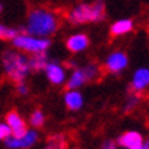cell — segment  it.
<instances>
[{
    "mask_svg": "<svg viewBox=\"0 0 149 149\" xmlns=\"http://www.w3.org/2000/svg\"><path fill=\"white\" fill-rule=\"evenodd\" d=\"M11 45H13V48L26 55H36L48 52L51 45H52V41H51V38L33 36V34H29V33L22 30L18 36H15L11 40Z\"/></svg>",
    "mask_w": 149,
    "mask_h": 149,
    "instance_id": "cell-4",
    "label": "cell"
},
{
    "mask_svg": "<svg viewBox=\"0 0 149 149\" xmlns=\"http://www.w3.org/2000/svg\"><path fill=\"white\" fill-rule=\"evenodd\" d=\"M101 74V68L97 63H86L72 68L64 84L66 89H81L88 82L97 79Z\"/></svg>",
    "mask_w": 149,
    "mask_h": 149,
    "instance_id": "cell-5",
    "label": "cell"
},
{
    "mask_svg": "<svg viewBox=\"0 0 149 149\" xmlns=\"http://www.w3.org/2000/svg\"><path fill=\"white\" fill-rule=\"evenodd\" d=\"M13 136V131L6 122H0V142H4L8 137Z\"/></svg>",
    "mask_w": 149,
    "mask_h": 149,
    "instance_id": "cell-20",
    "label": "cell"
},
{
    "mask_svg": "<svg viewBox=\"0 0 149 149\" xmlns=\"http://www.w3.org/2000/svg\"><path fill=\"white\" fill-rule=\"evenodd\" d=\"M48 62H49L48 52H45V54L29 55V66H30V71L32 72L44 71V68L48 64Z\"/></svg>",
    "mask_w": 149,
    "mask_h": 149,
    "instance_id": "cell-15",
    "label": "cell"
},
{
    "mask_svg": "<svg viewBox=\"0 0 149 149\" xmlns=\"http://www.w3.org/2000/svg\"><path fill=\"white\" fill-rule=\"evenodd\" d=\"M119 149H123V148H119Z\"/></svg>",
    "mask_w": 149,
    "mask_h": 149,
    "instance_id": "cell-26",
    "label": "cell"
},
{
    "mask_svg": "<svg viewBox=\"0 0 149 149\" xmlns=\"http://www.w3.org/2000/svg\"><path fill=\"white\" fill-rule=\"evenodd\" d=\"M101 149H119V146H118L116 141L113 140H105L101 144Z\"/></svg>",
    "mask_w": 149,
    "mask_h": 149,
    "instance_id": "cell-22",
    "label": "cell"
},
{
    "mask_svg": "<svg viewBox=\"0 0 149 149\" xmlns=\"http://www.w3.org/2000/svg\"><path fill=\"white\" fill-rule=\"evenodd\" d=\"M133 149H149L148 146H146V144H145V140H144V142L141 145H138V146H136V148H133Z\"/></svg>",
    "mask_w": 149,
    "mask_h": 149,
    "instance_id": "cell-24",
    "label": "cell"
},
{
    "mask_svg": "<svg viewBox=\"0 0 149 149\" xmlns=\"http://www.w3.org/2000/svg\"><path fill=\"white\" fill-rule=\"evenodd\" d=\"M44 75L47 81L54 86H62L67 81V67L63 63H60L59 60H51L44 68Z\"/></svg>",
    "mask_w": 149,
    "mask_h": 149,
    "instance_id": "cell-8",
    "label": "cell"
},
{
    "mask_svg": "<svg viewBox=\"0 0 149 149\" xmlns=\"http://www.w3.org/2000/svg\"><path fill=\"white\" fill-rule=\"evenodd\" d=\"M3 13V4H1V3H0V14Z\"/></svg>",
    "mask_w": 149,
    "mask_h": 149,
    "instance_id": "cell-25",
    "label": "cell"
},
{
    "mask_svg": "<svg viewBox=\"0 0 149 149\" xmlns=\"http://www.w3.org/2000/svg\"><path fill=\"white\" fill-rule=\"evenodd\" d=\"M67 148V142H66V137L63 134H55V136L48 138V144L45 148L42 149H66Z\"/></svg>",
    "mask_w": 149,
    "mask_h": 149,
    "instance_id": "cell-17",
    "label": "cell"
},
{
    "mask_svg": "<svg viewBox=\"0 0 149 149\" xmlns=\"http://www.w3.org/2000/svg\"><path fill=\"white\" fill-rule=\"evenodd\" d=\"M15 91H17V93H18L19 96L25 97V96H27L30 93V88H29V85L26 84V81H21V82H17V84H15Z\"/></svg>",
    "mask_w": 149,
    "mask_h": 149,
    "instance_id": "cell-21",
    "label": "cell"
},
{
    "mask_svg": "<svg viewBox=\"0 0 149 149\" xmlns=\"http://www.w3.org/2000/svg\"><path fill=\"white\" fill-rule=\"evenodd\" d=\"M0 63L6 77L14 84L26 81L30 74L29 56L15 48H6L0 55Z\"/></svg>",
    "mask_w": 149,
    "mask_h": 149,
    "instance_id": "cell-3",
    "label": "cell"
},
{
    "mask_svg": "<svg viewBox=\"0 0 149 149\" xmlns=\"http://www.w3.org/2000/svg\"><path fill=\"white\" fill-rule=\"evenodd\" d=\"M144 136L141 134L140 131L137 130H127L125 133H122L120 136L116 138V144L119 148L123 149H133L141 145L144 142Z\"/></svg>",
    "mask_w": 149,
    "mask_h": 149,
    "instance_id": "cell-12",
    "label": "cell"
},
{
    "mask_svg": "<svg viewBox=\"0 0 149 149\" xmlns=\"http://www.w3.org/2000/svg\"><path fill=\"white\" fill-rule=\"evenodd\" d=\"M129 55L125 51L116 49L109 52L105 59H104V70L112 75H119L122 74L127 67H129Z\"/></svg>",
    "mask_w": 149,
    "mask_h": 149,
    "instance_id": "cell-6",
    "label": "cell"
},
{
    "mask_svg": "<svg viewBox=\"0 0 149 149\" xmlns=\"http://www.w3.org/2000/svg\"><path fill=\"white\" fill-rule=\"evenodd\" d=\"M4 122L10 126L14 137L23 136V134L26 133V130L29 129L27 122L25 120V118H23L17 109H11V111H8V112L6 113Z\"/></svg>",
    "mask_w": 149,
    "mask_h": 149,
    "instance_id": "cell-10",
    "label": "cell"
},
{
    "mask_svg": "<svg viewBox=\"0 0 149 149\" xmlns=\"http://www.w3.org/2000/svg\"><path fill=\"white\" fill-rule=\"evenodd\" d=\"M149 88V67H138L130 79V91L142 93Z\"/></svg>",
    "mask_w": 149,
    "mask_h": 149,
    "instance_id": "cell-11",
    "label": "cell"
},
{
    "mask_svg": "<svg viewBox=\"0 0 149 149\" xmlns=\"http://www.w3.org/2000/svg\"><path fill=\"white\" fill-rule=\"evenodd\" d=\"M60 27L58 14L47 7H34L27 13L23 32L37 37L51 38Z\"/></svg>",
    "mask_w": 149,
    "mask_h": 149,
    "instance_id": "cell-1",
    "label": "cell"
},
{
    "mask_svg": "<svg viewBox=\"0 0 149 149\" xmlns=\"http://www.w3.org/2000/svg\"><path fill=\"white\" fill-rule=\"evenodd\" d=\"M107 18V8L104 0H93L92 3H78L68 10L66 19L72 26H82L88 23H100Z\"/></svg>",
    "mask_w": 149,
    "mask_h": 149,
    "instance_id": "cell-2",
    "label": "cell"
},
{
    "mask_svg": "<svg viewBox=\"0 0 149 149\" xmlns=\"http://www.w3.org/2000/svg\"><path fill=\"white\" fill-rule=\"evenodd\" d=\"M91 45V38L86 33L78 32V33H72L66 38L64 41V47L70 54H82L85 52Z\"/></svg>",
    "mask_w": 149,
    "mask_h": 149,
    "instance_id": "cell-9",
    "label": "cell"
},
{
    "mask_svg": "<svg viewBox=\"0 0 149 149\" xmlns=\"http://www.w3.org/2000/svg\"><path fill=\"white\" fill-rule=\"evenodd\" d=\"M38 140H40V134H38L37 129L29 127L23 136L8 137L4 141V145H6V148H8V149H30L38 142Z\"/></svg>",
    "mask_w": 149,
    "mask_h": 149,
    "instance_id": "cell-7",
    "label": "cell"
},
{
    "mask_svg": "<svg viewBox=\"0 0 149 149\" xmlns=\"http://www.w3.org/2000/svg\"><path fill=\"white\" fill-rule=\"evenodd\" d=\"M45 113L42 112L40 108L33 109L30 115H29V119H27V125H30V127L33 129H41V127L45 125Z\"/></svg>",
    "mask_w": 149,
    "mask_h": 149,
    "instance_id": "cell-16",
    "label": "cell"
},
{
    "mask_svg": "<svg viewBox=\"0 0 149 149\" xmlns=\"http://www.w3.org/2000/svg\"><path fill=\"white\" fill-rule=\"evenodd\" d=\"M7 149H8V148H7Z\"/></svg>",
    "mask_w": 149,
    "mask_h": 149,
    "instance_id": "cell-27",
    "label": "cell"
},
{
    "mask_svg": "<svg viewBox=\"0 0 149 149\" xmlns=\"http://www.w3.org/2000/svg\"><path fill=\"white\" fill-rule=\"evenodd\" d=\"M64 66H66V67H70V68H71V70H72V68L78 67V63H77V62H75V60H72V59H71V60H68V62H67V63H66V64H64Z\"/></svg>",
    "mask_w": 149,
    "mask_h": 149,
    "instance_id": "cell-23",
    "label": "cell"
},
{
    "mask_svg": "<svg viewBox=\"0 0 149 149\" xmlns=\"http://www.w3.org/2000/svg\"><path fill=\"white\" fill-rule=\"evenodd\" d=\"M22 32L18 27H10L4 23L0 22V40L4 41H11L15 36H18L19 33Z\"/></svg>",
    "mask_w": 149,
    "mask_h": 149,
    "instance_id": "cell-19",
    "label": "cell"
},
{
    "mask_svg": "<svg viewBox=\"0 0 149 149\" xmlns=\"http://www.w3.org/2000/svg\"><path fill=\"white\" fill-rule=\"evenodd\" d=\"M134 29V21L130 18H122L118 19L109 26V33L112 37H122L133 32Z\"/></svg>",
    "mask_w": 149,
    "mask_h": 149,
    "instance_id": "cell-14",
    "label": "cell"
},
{
    "mask_svg": "<svg viewBox=\"0 0 149 149\" xmlns=\"http://www.w3.org/2000/svg\"><path fill=\"white\" fill-rule=\"evenodd\" d=\"M63 103L68 111L77 112L82 109L85 104V97L79 89H67L63 95Z\"/></svg>",
    "mask_w": 149,
    "mask_h": 149,
    "instance_id": "cell-13",
    "label": "cell"
},
{
    "mask_svg": "<svg viewBox=\"0 0 149 149\" xmlns=\"http://www.w3.org/2000/svg\"><path fill=\"white\" fill-rule=\"evenodd\" d=\"M141 103V96L140 93H134V92H130V95L127 96V99L125 100V104H123V111L125 112H131L140 105Z\"/></svg>",
    "mask_w": 149,
    "mask_h": 149,
    "instance_id": "cell-18",
    "label": "cell"
}]
</instances>
